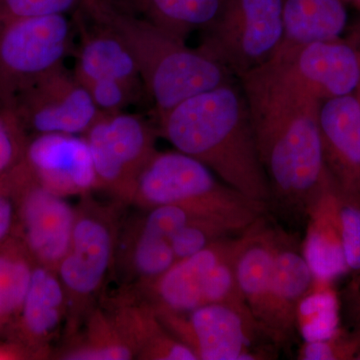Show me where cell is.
<instances>
[{"label":"cell","mask_w":360,"mask_h":360,"mask_svg":"<svg viewBox=\"0 0 360 360\" xmlns=\"http://www.w3.org/2000/svg\"><path fill=\"white\" fill-rule=\"evenodd\" d=\"M238 82L272 200L307 217L328 181L319 99L270 63Z\"/></svg>","instance_id":"1"},{"label":"cell","mask_w":360,"mask_h":360,"mask_svg":"<svg viewBox=\"0 0 360 360\" xmlns=\"http://www.w3.org/2000/svg\"><path fill=\"white\" fill-rule=\"evenodd\" d=\"M158 120L161 136L176 150L200 160L250 200L271 205L240 84L232 82L189 97Z\"/></svg>","instance_id":"2"},{"label":"cell","mask_w":360,"mask_h":360,"mask_svg":"<svg viewBox=\"0 0 360 360\" xmlns=\"http://www.w3.org/2000/svg\"><path fill=\"white\" fill-rule=\"evenodd\" d=\"M82 11L115 28L129 44L158 117L189 97L236 82L231 71L200 47H189L144 16L101 6Z\"/></svg>","instance_id":"3"},{"label":"cell","mask_w":360,"mask_h":360,"mask_svg":"<svg viewBox=\"0 0 360 360\" xmlns=\"http://www.w3.org/2000/svg\"><path fill=\"white\" fill-rule=\"evenodd\" d=\"M131 205L142 210L179 205L248 229L267 206L227 186L200 160L179 150L158 151L135 184Z\"/></svg>","instance_id":"4"},{"label":"cell","mask_w":360,"mask_h":360,"mask_svg":"<svg viewBox=\"0 0 360 360\" xmlns=\"http://www.w3.org/2000/svg\"><path fill=\"white\" fill-rule=\"evenodd\" d=\"M89 196L75 208L70 248L56 269L68 296L66 336L72 335L94 309L117 253V212Z\"/></svg>","instance_id":"5"},{"label":"cell","mask_w":360,"mask_h":360,"mask_svg":"<svg viewBox=\"0 0 360 360\" xmlns=\"http://www.w3.org/2000/svg\"><path fill=\"white\" fill-rule=\"evenodd\" d=\"M283 0H226L201 49L236 78L269 63L283 41Z\"/></svg>","instance_id":"6"},{"label":"cell","mask_w":360,"mask_h":360,"mask_svg":"<svg viewBox=\"0 0 360 360\" xmlns=\"http://www.w3.org/2000/svg\"><path fill=\"white\" fill-rule=\"evenodd\" d=\"M77 33L68 15L0 22V108L7 110L20 92L65 65Z\"/></svg>","instance_id":"7"},{"label":"cell","mask_w":360,"mask_h":360,"mask_svg":"<svg viewBox=\"0 0 360 360\" xmlns=\"http://www.w3.org/2000/svg\"><path fill=\"white\" fill-rule=\"evenodd\" d=\"M155 314L198 360L272 359L274 348L279 345L252 315L229 305L213 303L184 314Z\"/></svg>","instance_id":"8"},{"label":"cell","mask_w":360,"mask_h":360,"mask_svg":"<svg viewBox=\"0 0 360 360\" xmlns=\"http://www.w3.org/2000/svg\"><path fill=\"white\" fill-rule=\"evenodd\" d=\"M89 143L97 189L118 205H131L139 174L156 153L155 131L141 116L101 113L84 135Z\"/></svg>","instance_id":"9"},{"label":"cell","mask_w":360,"mask_h":360,"mask_svg":"<svg viewBox=\"0 0 360 360\" xmlns=\"http://www.w3.org/2000/svg\"><path fill=\"white\" fill-rule=\"evenodd\" d=\"M7 110L33 135H84L101 115L89 90L65 65L20 92Z\"/></svg>","instance_id":"10"},{"label":"cell","mask_w":360,"mask_h":360,"mask_svg":"<svg viewBox=\"0 0 360 360\" xmlns=\"http://www.w3.org/2000/svg\"><path fill=\"white\" fill-rule=\"evenodd\" d=\"M269 63L319 101L356 94L360 87L359 56L347 39L277 51Z\"/></svg>","instance_id":"11"},{"label":"cell","mask_w":360,"mask_h":360,"mask_svg":"<svg viewBox=\"0 0 360 360\" xmlns=\"http://www.w3.org/2000/svg\"><path fill=\"white\" fill-rule=\"evenodd\" d=\"M23 165L45 188L63 198L97 189L89 143L84 135L45 134L26 141Z\"/></svg>","instance_id":"12"},{"label":"cell","mask_w":360,"mask_h":360,"mask_svg":"<svg viewBox=\"0 0 360 360\" xmlns=\"http://www.w3.org/2000/svg\"><path fill=\"white\" fill-rule=\"evenodd\" d=\"M322 155L329 179L343 200L360 205V96L319 101Z\"/></svg>","instance_id":"13"},{"label":"cell","mask_w":360,"mask_h":360,"mask_svg":"<svg viewBox=\"0 0 360 360\" xmlns=\"http://www.w3.org/2000/svg\"><path fill=\"white\" fill-rule=\"evenodd\" d=\"M18 174L25 188L20 215L26 245L39 265L56 271L70 248L77 212L65 198L37 181L23 163Z\"/></svg>","instance_id":"14"},{"label":"cell","mask_w":360,"mask_h":360,"mask_svg":"<svg viewBox=\"0 0 360 360\" xmlns=\"http://www.w3.org/2000/svg\"><path fill=\"white\" fill-rule=\"evenodd\" d=\"M79 34L72 71L85 87L99 80H115L146 91L129 44L115 28L79 11L73 14Z\"/></svg>","instance_id":"15"},{"label":"cell","mask_w":360,"mask_h":360,"mask_svg":"<svg viewBox=\"0 0 360 360\" xmlns=\"http://www.w3.org/2000/svg\"><path fill=\"white\" fill-rule=\"evenodd\" d=\"M238 239L239 236L219 239L205 250L175 262L153 283L134 290L155 311L184 314L203 307L210 272L234 250Z\"/></svg>","instance_id":"16"},{"label":"cell","mask_w":360,"mask_h":360,"mask_svg":"<svg viewBox=\"0 0 360 360\" xmlns=\"http://www.w3.org/2000/svg\"><path fill=\"white\" fill-rule=\"evenodd\" d=\"M314 281L302 251L296 248L288 236L281 234L265 319V328L278 345L297 331L298 307Z\"/></svg>","instance_id":"17"},{"label":"cell","mask_w":360,"mask_h":360,"mask_svg":"<svg viewBox=\"0 0 360 360\" xmlns=\"http://www.w3.org/2000/svg\"><path fill=\"white\" fill-rule=\"evenodd\" d=\"M302 255L315 278L333 283L347 274L340 215V194L329 179L309 208Z\"/></svg>","instance_id":"18"},{"label":"cell","mask_w":360,"mask_h":360,"mask_svg":"<svg viewBox=\"0 0 360 360\" xmlns=\"http://www.w3.org/2000/svg\"><path fill=\"white\" fill-rule=\"evenodd\" d=\"M281 234L267 226L262 217L241 233L236 257L239 288L251 314L265 330L270 283Z\"/></svg>","instance_id":"19"},{"label":"cell","mask_w":360,"mask_h":360,"mask_svg":"<svg viewBox=\"0 0 360 360\" xmlns=\"http://www.w3.org/2000/svg\"><path fill=\"white\" fill-rule=\"evenodd\" d=\"M348 0H283V37L278 51L342 39Z\"/></svg>","instance_id":"20"},{"label":"cell","mask_w":360,"mask_h":360,"mask_svg":"<svg viewBox=\"0 0 360 360\" xmlns=\"http://www.w3.org/2000/svg\"><path fill=\"white\" fill-rule=\"evenodd\" d=\"M68 316V296L58 272L49 267L33 269L30 288L21 307L23 328L46 352Z\"/></svg>","instance_id":"21"},{"label":"cell","mask_w":360,"mask_h":360,"mask_svg":"<svg viewBox=\"0 0 360 360\" xmlns=\"http://www.w3.org/2000/svg\"><path fill=\"white\" fill-rule=\"evenodd\" d=\"M82 333L68 336L56 359L65 360H129L137 352L108 309L94 307L82 323ZM80 324V326H82ZM79 328V326H78Z\"/></svg>","instance_id":"22"},{"label":"cell","mask_w":360,"mask_h":360,"mask_svg":"<svg viewBox=\"0 0 360 360\" xmlns=\"http://www.w3.org/2000/svg\"><path fill=\"white\" fill-rule=\"evenodd\" d=\"M226 0H143L141 15L186 40L205 30L219 16Z\"/></svg>","instance_id":"23"},{"label":"cell","mask_w":360,"mask_h":360,"mask_svg":"<svg viewBox=\"0 0 360 360\" xmlns=\"http://www.w3.org/2000/svg\"><path fill=\"white\" fill-rule=\"evenodd\" d=\"M123 266L135 288H143L162 276L176 262L169 239L153 236L135 224L125 238Z\"/></svg>","instance_id":"24"},{"label":"cell","mask_w":360,"mask_h":360,"mask_svg":"<svg viewBox=\"0 0 360 360\" xmlns=\"http://www.w3.org/2000/svg\"><path fill=\"white\" fill-rule=\"evenodd\" d=\"M331 283L315 278L314 285L300 302L296 326L303 341L330 338L341 328L340 304Z\"/></svg>","instance_id":"25"},{"label":"cell","mask_w":360,"mask_h":360,"mask_svg":"<svg viewBox=\"0 0 360 360\" xmlns=\"http://www.w3.org/2000/svg\"><path fill=\"white\" fill-rule=\"evenodd\" d=\"M243 231L238 225L224 220L198 217L176 232L170 243L175 259L179 262L205 250L219 239Z\"/></svg>","instance_id":"26"},{"label":"cell","mask_w":360,"mask_h":360,"mask_svg":"<svg viewBox=\"0 0 360 360\" xmlns=\"http://www.w3.org/2000/svg\"><path fill=\"white\" fill-rule=\"evenodd\" d=\"M32 271L23 258L0 255V321L21 309Z\"/></svg>","instance_id":"27"},{"label":"cell","mask_w":360,"mask_h":360,"mask_svg":"<svg viewBox=\"0 0 360 360\" xmlns=\"http://www.w3.org/2000/svg\"><path fill=\"white\" fill-rule=\"evenodd\" d=\"M360 355V333L340 328L323 340L303 341L297 352L300 360H350Z\"/></svg>","instance_id":"28"},{"label":"cell","mask_w":360,"mask_h":360,"mask_svg":"<svg viewBox=\"0 0 360 360\" xmlns=\"http://www.w3.org/2000/svg\"><path fill=\"white\" fill-rule=\"evenodd\" d=\"M85 0H0V22L41 18L68 15L84 8Z\"/></svg>","instance_id":"29"},{"label":"cell","mask_w":360,"mask_h":360,"mask_svg":"<svg viewBox=\"0 0 360 360\" xmlns=\"http://www.w3.org/2000/svg\"><path fill=\"white\" fill-rule=\"evenodd\" d=\"M86 89L101 113L122 112L129 104L134 103L142 92L115 80L92 82L87 85Z\"/></svg>","instance_id":"30"},{"label":"cell","mask_w":360,"mask_h":360,"mask_svg":"<svg viewBox=\"0 0 360 360\" xmlns=\"http://www.w3.org/2000/svg\"><path fill=\"white\" fill-rule=\"evenodd\" d=\"M25 132L11 111L0 108V176L16 167L23 158Z\"/></svg>","instance_id":"31"},{"label":"cell","mask_w":360,"mask_h":360,"mask_svg":"<svg viewBox=\"0 0 360 360\" xmlns=\"http://www.w3.org/2000/svg\"><path fill=\"white\" fill-rule=\"evenodd\" d=\"M340 215L343 251L348 271L360 274V205L340 195Z\"/></svg>","instance_id":"32"},{"label":"cell","mask_w":360,"mask_h":360,"mask_svg":"<svg viewBox=\"0 0 360 360\" xmlns=\"http://www.w3.org/2000/svg\"><path fill=\"white\" fill-rule=\"evenodd\" d=\"M137 359L198 360L188 345L177 340L165 328L142 348Z\"/></svg>","instance_id":"33"},{"label":"cell","mask_w":360,"mask_h":360,"mask_svg":"<svg viewBox=\"0 0 360 360\" xmlns=\"http://www.w3.org/2000/svg\"><path fill=\"white\" fill-rule=\"evenodd\" d=\"M143 0H85L84 7L101 6L141 15Z\"/></svg>","instance_id":"34"},{"label":"cell","mask_w":360,"mask_h":360,"mask_svg":"<svg viewBox=\"0 0 360 360\" xmlns=\"http://www.w3.org/2000/svg\"><path fill=\"white\" fill-rule=\"evenodd\" d=\"M13 210L11 201L0 191V241L8 236L13 224Z\"/></svg>","instance_id":"35"},{"label":"cell","mask_w":360,"mask_h":360,"mask_svg":"<svg viewBox=\"0 0 360 360\" xmlns=\"http://www.w3.org/2000/svg\"><path fill=\"white\" fill-rule=\"evenodd\" d=\"M349 290L350 315L354 321V330L360 333V274L352 281Z\"/></svg>","instance_id":"36"},{"label":"cell","mask_w":360,"mask_h":360,"mask_svg":"<svg viewBox=\"0 0 360 360\" xmlns=\"http://www.w3.org/2000/svg\"><path fill=\"white\" fill-rule=\"evenodd\" d=\"M356 49L357 53H359L360 59V23L356 27L354 28L352 35H350L349 39H347ZM360 89V87H359Z\"/></svg>","instance_id":"37"},{"label":"cell","mask_w":360,"mask_h":360,"mask_svg":"<svg viewBox=\"0 0 360 360\" xmlns=\"http://www.w3.org/2000/svg\"><path fill=\"white\" fill-rule=\"evenodd\" d=\"M348 2H352L355 6L359 7L360 9V0H348Z\"/></svg>","instance_id":"38"},{"label":"cell","mask_w":360,"mask_h":360,"mask_svg":"<svg viewBox=\"0 0 360 360\" xmlns=\"http://www.w3.org/2000/svg\"><path fill=\"white\" fill-rule=\"evenodd\" d=\"M357 94L360 96V89H359V91H357Z\"/></svg>","instance_id":"39"},{"label":"cell","mask_w":360,"mask_h":360,"mask_svg":"<svg viewBox=\"0 0 360 360\" xmlns=\"http://www.w3.org/2000/svg\"><path fill=\"white\" fill-rule=\"evenodd\" d=\"M359 359V360H360V355H359V359Z\"/></svg>","instance_id":"40"},{"label":"cell","mask_w":360,"mask_h":360,"mask_svg":"<svg viewBox=\"0 0 360 360\" xmlns=\"http://www.w3.org/2000/svg\"></svg>","instance_id":"41"}]
</instances>
